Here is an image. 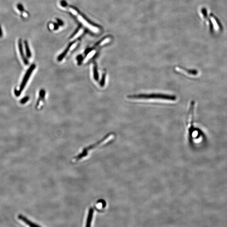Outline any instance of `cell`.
<instances>
[{
  "label": "cell",
  "instance_id": "cell-1",
  "mask_svg": "<svg viewBox=\"0 0 227 227\" xmlns=\"http://www.w3.org/2000/svg\"><path fill=\"white\" fill-rule=\"evenodd\" d=\"M127 98L129 100L134 101L165 103H172L175 102L177 100V97L174 95L157 93L134 94L127 96Z\"/></svg>",
  "mask_w": 227,
  "mask_h": 227
},
{
  "label": "cell",
  "instance_id": "cell-8",
  "mask_svg": "<svg viewBox=\"0 0 227 227\" xmlns=\"http://www.w3.org/2000/svg\"><path fill=\"white\" fill-rule=\"evenodd\" d=\"M202 14L203 15L204 19L208 22L209 24L210 25V31L212 33L213 32V26L212 23V21L209 18L208 16L207 15V12L206 9L205 8H202Z\"/></svg>",
  "mask_w": 227,
  "mask_h": 227
},
{
  "label": "cell",
  "instance_id": "cell-13",
  "mask_svg": "<svg viewBox=\"0 0 227 227\" xmlns=\"http://www.w3.org/2000/svg\"><path fill=\"white\" fill-rule=\"evenodd\" d=\"M83 32H84V30H83V29L82 28L80 29V30H79V31L77 32V33H75V35H74V36L71 38V41H74V40H75V39H77V38L80 37V36L83 33Z\"/></svg>",
  "mask_w": 227,
  "mask_h": 227
},
{
  "label": "cell",
  "instance_id": "cell-7",
  "mask_svg": "<svg viewBox=\"0 0 227 227\" xmlns=\"http://www.w3.org/2000/svg\"><path fill=\"white\" fill-rule=\"evenodd\" d=\"M18 46L19 52H20V54L21 57L22 58L23 62L25 65H28L29 64V62L27 58H26L25 54H24L22 39H20L18 40Z\"/></svg>",
  "mask_w": 227,
  "mask_h": 227
},
{
  "label": "cell",
  "instance_id": "cell-14",
  "mask_svg": "<svg viewBox=\"0 0 227 227\" xmlns=\"http://www.w3.org/2000/svg\"><path fill=\"white\" fill-rule=\"evenodd\" d=\"M93 77H94V79L96 81L98 80L99 77H98V70H97V67L96 65H94L93 68Z\"/></svg>",
  "mask_w": 227,
  "mask_h": 227
},
{
  "label": "cell",
  "instance_id": "cell-15",
  "mask_svg": "<svg viewBox=\"0 0 227 227\" xmlns=\"http://www.w3.org/2000/svg\"><path fill=\"white\" fill-rule=\"evenodd\" d=\"M110 41H111V39H110V38H106V39H104L103 41H101L100 42L99 44H98L96 46L98 47H102V46H103L104 44H107L108 42H110Z\"/></svg>",
  "mask_w": 227,
  "mask_h": 227
},
{
  "label": "cell",
  "instance_id": "cell-10",
  "mask_svg": "<svg viewBox=\"0 0 227 227\" xmlns=\"http://www.w3.org/2000/svg\"><path fill=\"white\" fill-rule=\"evenodd\" d=\"M93 212L94 210L92 208H90L88 212V218H87V222H86V227H90L91 226V222L93 219Z\"/></svg>",
  "mask_w": 227,
  "mask_h": 227
},
{
  "label": "cell",
  "instance_id": "cell-9",
  "mask_svg": "<svg viewBox=\"0 0 227 227\" xmlns=\"http://www.w3.org/2000/svg\"><path fill=\"white\" fill-rule=\"evenodd\" d=\"M18 219L20 220H21L23 221L24 223H25L26 224L28 225L29 226L31 227H40V226L39 225L36 224L34 223L33 222H31V220H30L29 219H28L26 217L22 215H18Z\"/></svg>",
  "mask_w": 227,
  "mask_h": 227
},
{
  "label": "cell",
  "instance_id": "cell-17",
  "mask_svg": "<svg viewBox=\"0 0 227 227\" xmlns=\"http://www.w3.org/2000/svg\"><path fill=\"white\" fill-rule=\"evenodd\" d=\"M17 8L18 9L19 11H20L21 12H23L24 11V9L23 7L22 4H18L17 5Z\"/></svg>",
  "mask_w": 227,
  "mask_h": 227
},
{
  "label": "cell",
  "instance_id": "cell-5",
  "mask_svg": "<svg viewBox=\"0 0 227 227\" xmlns=\"http://www.w3.org/2000/svg\"><path fill=\"white\" fill-rule=\"evenodd\" d=\"M36 67V65H32L29 68L28 70L27 71L25 75L24 76L23 81H22V83H21L20 89L18 91H17L16 90L15 91V93L16 96H18L20 95L21 92L23 90L26 84H27V82H28V80H29V78L31 77V74H32L33 71H34V69H35Z\"/></svg>",
  "mask_w": 227,
  "mask_h": 227
},
{
  "label": "cell",
  "instance_id": "cell-2",
  "mask_svg": "<svg viewBox=\"0 0 227 227\" xmlns=\"http://www.w3.org/2000/svg\"><path fill=\"white\" fill-rule=\"evenodd\" d=\"M114 135L113 133L108 134L105 137L103 138V139L101 140L98 142L96 143L95 144L92 145L90 146L89 147H86L84 148L80 154L73 158L72 161L73 162H76L80 160V159H83V158L86 157L88 155V152L91 150V149L96 148L98 146H101L106 144L107 143L114 139Z\"/></svg>",
  "mask_w": 227,
  "mask_h": 227
},
{
  "label": "cell",
  "instance_id": "cell-19",
  "mask_svg": "<svg viewBox=\"0 0 227 227\" xmlns=\"http://www.w3.org/2000/svg\"><path fill=\"white\" fill-rule=\"evenodd\" d=\"M3 36V33L2 29L1 27V25H0V38H2Z\"/></svg>",
  "mask_w": 227,
  "mask_h": 227
},
{
  "label": "cell",
  "instance_id": "cell-16",
  "mask_svg": "<svg viewBox=\"0 0 227 227\" xmlns=\"http://www.w3.org/2000/svg\"><path fill=\"white\" fill-rule=\"evenodd\" d=\"M106 73L104 72L102 75V78H101V82H100V85L101 86H103L104 85L105 83V79H106Z\"/></svg>",
  "mask_w": 227,
  "mask_h": 227
},
{
  "label": "cell",
  "instance_id": "cell-12",
  "mask_svg": "<svg viewBox=\"0 0 227 227\" xmlns=\"http://www.w3.org/2000/svg\"><path fill=\"white\" fill-rule=\"evenodd\" d=\"M24 45H25V49L26 55L28 58H31V50H30V47H29L28 43L26 40H25V41H24Z\"/></svg>",
  "mask_w": 227,
  "mask_h": 227
},
{
  "label": "cell",
  "instance_id": "cell-3",
  "mask_svg": "<svg viewBox=\"0 0 227 227\" xmlns=\"http://www.w3.org/2000/svg\"><path fill=\"white\" fill-rule=\"evenodd\" d=\"M195 101H192L191 102L189 109L188 114V137L191 141H193V139L197 136L195 133L196 129L194 126V111Z\"/></svg>",
  "mask_w": 227,
  "mask_h": 227
},
{
  "label": "cell",
  "instance_id": "cell-4",
  "mask_svg": "<svg viewBox=\"0 0 227 227\" xmlns=\"http://www.w3.org/2000/svg\"><path fill=\"white\" fill-rule=\"evenodd\" d=\"M66 8L68 10L70 11V12L73 14L74 15L76 16L80 23H82L83 25L86 27L87 28L89 29L90 31H93L94 33H97L99 32V29L97 27H95L92 24H90V23H88V21L83 17V16H81L80 14H79L78 12L74 8L70 7H66Z\"/></svg>",
  "mask_w": 227,
  "mask_h": 227
},
{
  "label": "cell",
  "instance_id": "cell-11",
  "mask_svg": "<svg viewBox=\"0 0 227 227\" xmlns=\"http://www.w3.org/2000/svg\"><path fill=\"white\" fill-rule=\"evenodd\" d=\"M210 16L211 17L212 19L214 21V23L215 26H216L217 28L219 29L220 31H222L223 30V26H222L221 24L220 23L218 19L214 15H213L212 14H210Z\"/></svg>",
  "mask_w": 227,
  "mask_h": 227
},
{
  "label": "cell",
  "instance_id": "cell-18",
  "mask_svg": "<svg viewBox=\"0 0 227 227\" xmlns=\"http://www.w3.org/2000/svg\"><path fill=\"white\" fill-rule=\"evenodd\" d=\"M28 97H25V98L23 99V100H22V101H21V103H25L26 102H27V101H28Z\"/></svg>",
  "mask_w": 227,
  "mask_h": 227
},
{
  "label": "cell",
  "instance_id": "cell-6",
  "mask_svg": "<svg viewBox=\"0 0 227 227\" xmlns=\"http://www.w3.org/2000/svg\"><path fill=\"white\" fill-rule=\"evenodd\" d=\"M175 70L176 72H178L179 73L183 74V75H188V76H195L198 73L197 71H196V70H186L185 69L179 67H176Z\"/></svg>",
  "mask_w": 227,
  "mask_h": 227
}]
</instances>
